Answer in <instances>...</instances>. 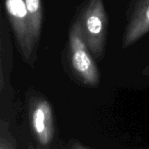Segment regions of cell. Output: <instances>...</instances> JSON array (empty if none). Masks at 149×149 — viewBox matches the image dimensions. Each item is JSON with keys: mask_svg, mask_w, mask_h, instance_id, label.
Returning <instances> with one entry per match:
<instances>
[{"mask_svg": "<svg viewBox=\"0 0 149 149\" xmlns=\"http://www.w3.org/2000/svg\"><path fill=\"white\" fill-rule=\"evenodd\" d=\"M68 55L71 69L78 80L90 87L98 85L100 72L86 45L78 17L72 23L68 33Z\"/></svg>", "mask_w": 149, "mask_h": 149, "instance_id": "1", "label": "cell"}, {"mask_svg": "<svg viewBox=\"0 0 149 149\" xmlns=\"http://www.w3.org/2000/svg\"><path fill=\"white\" fill-rule=\"evenodd\" d=\"M71 149H90V148L84 146L79 143H75L72 146V147H71Z\"/></svg>", "mask_w": 149, "mask_h": 149, "instance_id": "7", "label": "cell"}, {"mask_svg": "<svg viewBox=\"0 0 149 149\" xmlns=\"http://www.w3.org/2000/svg\"><path fill=\"white\" fill-rule=\"evenodd\" d=\"M143 74H144V75H146V76H149V65L146 67V68L144 69L143 72Z\"/></svg>", "mask_w": 149, "mask_h": 149, "instance_id": "8", "label": "cell"}, {"mask_svg": "<svg viewBox=\"0 0 149 149\" xmlns=\"http://www.w3.org/2000/svg\"><path fill=\"white\" fill-rule=\"evenodd\" d=\"M0 149H17V143L10 131V125L3 119L0 121Z\"/></svg>", "mask_w": 149, "mask_h": 149, "instance_id": "6", "label": "cell"}, {"mask_svg": "<svg viewBox=\"0 0 149 149\" xmlns=\"http://www.w3.org/2000/svg\"><path fill=\"white\" fill-rule=\"evenodd\" d=\"M36 149H43V148H39V147H38V148Z\"/></svg>", "mask_w": 149, "mask_h": 149, "instance_id": "10", "label": "cell"}, {"mask_svg": "<svg viewBox=\"0 0 149 149\" xmlns=\"http://www.w3.org/2000/svg\"><path fill=\"white\" fill-rule=\"evenodd\" d=\"M83 36L93 58L101 60L104 55L108 17L103 0H87L78 17Z\"/></svg>", "mask_w": 149, "mask_h": 149, "instance_id": "2", "label": "cell"}, {"mask_svg": "<svg viewBox=\"0 0 149 149\" xmlns=\"http://www.w3.org/2000/svg\"><path fill=\"white\" fill-rule=\"evenodd\" d=\"M31 26L32 33L38 46L43 20V8L42 0H25Z\"/></svg>", "mask_w": 149, "mask_h": 149, "instance_id": "5", "label": "cell"}, {"mask_svg": "<svg viewBox=\"0 0 149 149\" xmlns=\"http://www.w3.org/2000/svg\"><path fill=\"white\" fill-rule=\"evenodd\" d=\"M31 127L38 142L43 146L51 143L55 135V121L50 103L42 97H35L29 103Z\"/></svg>", "mask_w": 149, "mask_h": 149, "instance_id": "4", "label": "cell"}, {"mask_svg": "<svg viewBox=\"0 0 149 149\" xmlns=\"http://www.w3.org/2000/svg\"><path fill=\"white\" fill-rule=\"evenodd\" d=\"M6 14L13 29L19 50L26 63L36 58V45L25 0H4Z\"/></svg>", "mask_w": 149, "mask_h": 149, "instance_id": "3", "label": "cell"}, {"mask_svg": "<svg viewBox=\"0 0 149 149\" xmlns=\"http://www.w3.org/2000/svg\"><path fill=\"white\" fill-rule=\"evenodd\" d=\"M27 149H36V148H35L34 147L31 145V144H30V145L29 146V147H28Z\"/></svg>", "mask_w": 149, "mask_h": 149, "instance_id": "9", "label": "cell"}]
</instances>
